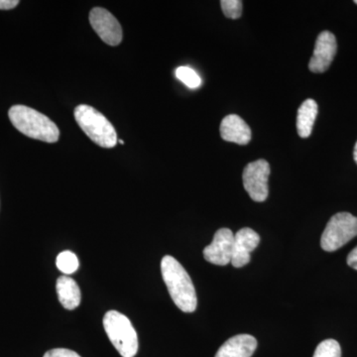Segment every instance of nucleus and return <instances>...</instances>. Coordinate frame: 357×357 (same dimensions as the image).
Segmentation results:
<instances>
[{
	"label": "nucleus",
	"mask_w": 357,
	"mask_h": 357,
	"mask_svg": "<svg viewBox=\"0 0 357 357\" xmlns=\"http://www.w3.org/2000/svg\"><path fill=\"white\" fill-rule=\"evenodd\" d=\"M74 114L82 130L98 146L114 148L119 142L114 126L95 107L81 105L75 109Z\"/></svg>",
	"instance_id": "7ed1b4c3"
},
{
	"label": "nucleus",
	"mask_w": 357,
	"mask_h": 357,
	"mask_svg": "<svg viewBox=\"0 0 357 357\" xmlns=\"http://www.w3.org/2000/svg\"><path fill=\"white\" fill-rule=\"evenodd\" d=\"M8 116L14 128L32 139L55 143L60 137L55 122L31 107L14 105L9 109Z\"/></svg>",
	"instance_id": "f03ea898"
},
{
	"label": "nucleus",
	"mask_w": 357,
	"mask_h": 357,
	"mask_svg": "<svg viewBox=\"0 0 357 357\" xmlns=\"http://www.w3.org/2000/svg\"><path fill=\"white\" fill-rule=\"evenodd\" d=\"M257 347V340L250 335H237L227 340L215 357H251Z\"/></svg>",
	"instance_id": "f8f14e48"
},
{
	"label": "nucleus",
	"mask_w": 357,
	"mask_h": 357,
	"mask_svg": "<svg viewBox=\"0 0 357 357\" xmlns=\"http://www.w3.org/2000/svg\"><path fill=\"white\" fill-rule=\"evenodd\" d=\"M220 6L223 14L230 20H238L243 14V1L241 0H222Z\"/></svg>",
	"instance_id": "a211bd4d"
},
{
	"label": "nucleus",
	"mask_w": 357,
	"mask_h": 357,
	"mask_svg": "<svg viewBox=\"0 0 357 357\" xmlns=\"http://www.w3.org/2000/svg\"><path fill=\"white\" fill-rule=\"evenodd\" d=\"M56 264H57L58 269L62 273L70 275L75 273L79 269V262L74 252L66 250L58 255Z\"/></svg>",
	"instance_id": "2eb2a0df"
},
{
	"label": "nucleus",
	"mask_w": 357,
	"mask_h": 357,
	"mask_svg": "<svg viewBox=\"0 0 357 357\" xmlns=\"http://www.w3.org/2000/svg\"><path fill=\"white\" fill-rule=\"evenodd\" d=\"M260 243V237L255 230L244 227L234 234L231 264L236 268L245 266L250 261V253Z\"/></svg>",
	"instance_id": "9d476101"
},
{
	"label": "nucleus",
	"mask_w": 357,
	"mask_h": 357,
	"mask_svg": "<svg viewBox=\"0 0 357 357\" xmlns=\"http://www.w3.org/2000/svg\"><path fill=\"white\" fill-rule=\"evenodd\" d=\"M354 3L357 4V0H356V1H354Z\"/></svg>",
	"instance_id": "b1692460"
},
{
	"label": "nucleus",
	"mask_w": 357,
	"mask_h": 357,
	"mask_svg": "<svg viewBox=\"0 0 357 357\" xmlns=\"http://www.w3.org/2000/svg\"><path fill=\"white\" fill-rule=\"evenodd\" d=\"M312 357H342V349L337 340H324L317 347Z\"/></svg>",
	"instance_id": "dca6fc26"
},
{
	"label": "nucleus",
	"mask_w": 357,
	"mask_h": 357,
	"mask_svg": "<svg viewBox=\"0 0 357 357\" xmlns=\"http://www.w3.org/2000/svg\"><path fill=\"white\" fill-rule=\"evenodd\" d=\"M161 272L169 294L176 306L185 312L196 311L198 299L191 277L181 263L172 256H164Z\"/></svg>",
	"instance_id": "f257e3e1"
},
{
	"label": "nucleus",
	"mask_w": 357,
	"mask_h": 357,
	"mask_svg": "<svg viewBox=\"0 0 357 357\" xmlns=\"http://www.w3.org/2000/svg\"><path fill=\"white\" fill-rule=\"evenodd\" d=\"M176 77L183 82L185 86L191 89H197L201 86L202 79L194 70L189 67H178L176 70Z\"/></svg>",
	"instance_id": "f3484780"
},
{
	"label": "nucleus",
	"mask_w": 357,
	"mask_h": 357,
	"mask_svg": "<svg viewBox=\"0 0 357 357\" xmlns=\"http://www.w3.org/2000/svg\"><path fill=\"white\" fill-rule=\"evenodd\" d=\"M234 234L229 229H220L215 232L213 243L204 249V257L206 261L225 266L231 262L234 251Z\"/></svg>",
	"instance_id": "6e6552de"
},
{
	"label": "nucleus",
	"mask_w": 357,
	"mask_h": 357,
	"mask_svg": "<svg viewBox=\"0 0 357 357\" xmlns=\"http://www.w3.org/2000/svg\"><path fill=\"white\" fill-rule=\"evenodd\" d=\"M103 328L122 357H134L138 351L137 333L128 317L117 311H109L103 318Z\"/></svg>",
	"instance_id": "20e7f679"
},
{
	"label": "nucleus",
	"mask_w": 357,
	"mask_h": 357,
	"mask_svg": "<svg viewBox=\"0 0 357 357\" xmlns=\"http://www.w3.org/2000/svg\"><path fill=\"white\" fill-rule=\"evenodd\" d=\"M357 236V218L349 213H338L331 218L321 238V248L337 251Z\"/></svg>",
	"instance_id": "39448f33"
},
{
	"label": "nucleus",
	"mask_w": 357,
	"mask_h": 357,
	"mask_svg": "<svg viewBox=\"0 0 357 357\" xmlns=\"http://www.w3.org/2000/svg\"><path fill=\"white\" fill-rule=\"evenodd\" d=\"M220 136L229 142L246 145L251 139V129L238 115L229 114L220 123Z\"/></svg>",
	"instance_id": "9b49d317"
},
{
	"label": "nucleus",
	"mask_w": 357,
	"mask_h": 357,
	"mask_svg": "<svg viewBox=\"0 0 357 357\" xmlns=\"http://www.w3.org/2000/svg\"><path fill=\"white\" fill-rule=\"evenodd\" d=\"M318 112V103L312 98L301 105L297 115V130L300 137L307 138L311 135Z\"/></svg>",
	"instance_id": "4468645a"
},
{
	"label": "nucleus",
	"mask_w": 357,
	"mask_h": 357,
	"mask_svg": "<svg viewBox=\"0 0 357 357\" xmlns=\"http://www.w3.org/2000/svg\"><path fill=\"white\" fill-rule=\"evenodd\" d=\"M43 357H81L77 352L67 349H55L47 351Z\"/></svg>",
	"instance_id": "6ab92c4d"
},
{
	"label": "nucleus",
	"mask_w": 357,
	"mask_h": 357,
	"mask_svg": "<svg viewBox=\"0 0 357 357\" xmlns=\"http://www.w3.org/2000/svg\"><path fill=\"white\" fill-rule=\"evenodd\" d=\"M354 161H356V163L357 164V142L356 144V147H354Z\"/></svg>",
	"instance_id": "4be33fe9"
},
{
	"label": "nucleus",
	"mask_w": 357,
	"mask_h": 357,
	"mask_svg": "<svg viewBox=\"0 0 357 357\" xmlns=\"http://www.w3.org/2000/svg\"><path fill=\"white\" fill-rule=\"evenodd\" d=\"M89 23L105 43L117 46L121 43L122 28L119 20L107 9L96 7L89 13Z\"/></svg>",
	"instance_id": "0eeeda50"
},
{
	"label": "nucleus",
	"mask_w": 357,
	"mask_h": 357,
	"mask_svg": "<svg viewBox=\"0 0 357 357\" xmlns=\"http://www.w3.org/2000/svg\"><path fill=\"white\" fill-rule=\"evenodd\" d=\"M119 142L121 143V144H124V141L121 139H119Z\"/></svg>",
	"instance_id": "5701e85b"
},
{
	"label": "nucleus",
	"mask_w": 357,
	"mask_h": 357,
	"mask_svg": "<svg viewBox=\"0 0 357 357\" xmlns=\"http://www.w3.org/2000/svg\"><path fill=\"white\" fill-rule=\"evenodd\" d=\"M59 301L67 310H75L81 304V290L74 279L69 276L59 277L57 280Z\"/></svg>",
	"instance_id": "ddd939ff"
},
{
	"label": "nucleus",
	"mask_w": 357,
	"mask_h": 357,
	"mask_svg": "<svg viewBox=\"0 0 357 357\" xmlns=\"http://www.w3.org/2000/svg\"><path fill=\"white\" fill-rule=\"evenodd\" d=\"M347 264L349 267L357 270V246L352 249L351 252L347 256Z\"/></svg>",
	"instance_id": "412c9836"
},
{
	"label": "nucleus",
	"mask_w": 357,
	"mask_h": 357,
	"mask_svg": "<svg viewBox=\"0 0 357 357\" xmlns=\"http://www.w3.org/2000/svg\"><path fill=\"white\" fill-rule=\"evenodd\" d=\"M270 176L269 163L264 159L251 162L244 168L243 185L250 198L257 203L266 201L269 188L268 178Z\"/></svg>",
	"instance_id": "423d86ee"
},
{
	"label": "nucleus",
	"mask_w": 357,
	"mask_h": 357,
	"mask_svg": "<svg viewBox=\"0 0 357 357\" xmlns=\"http://www.w3.org/2000/svg\"><path fill=\"white\" fill-rule=\"evenodd\" d=\"M20 4L18 0H0V9L1 10H9L15 8Z\"/></svg>",
	"instance_id": "aec40b11"
},
{
	"label": "nucleus",
	"mask_w": 357,
	"mask_h": 357,
	"mask_svg": "<svg viewBox=\"0 0 357 357\" xmlns=\"http://www.w3.org/2000/svg\"><path fill=\"white\" fill-rule=\"evenodd\" d=\"M337 39L335 35L330 31L321 32L314 45V54L309 64L310 70L317 74L328 70L337 54Z\"/></svg>",
	"instance_id": "1a4fd4ad"
}]
</instances>
